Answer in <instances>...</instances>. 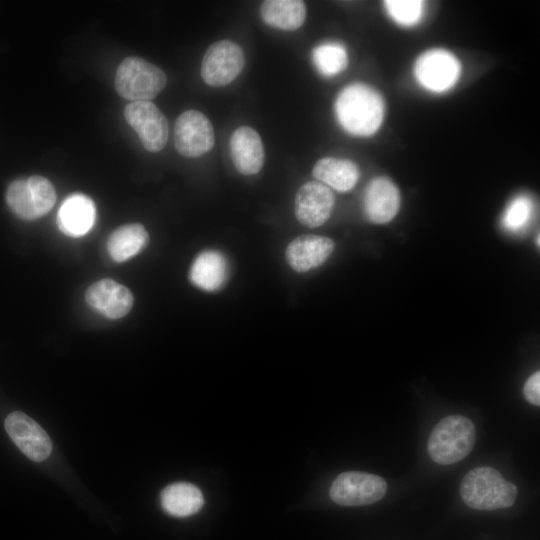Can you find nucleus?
<instances>
[{
  "label": "nucleus",
  "instance_id": "nucleus-20",
  "mask_svg": "<svg viewBox=\"0 0 540 540\" xmlns=\"http://www.w3.org/2000/svg\"><path fill=\"white\" fill-rule=\"evenodd\" d=\"M263 22L278 30L299 29L306 18V6L300 0H266L260 7Z\"/></svg>",
  "mask_w": 540,
  "mask_h": 540
},
{
  "label": "nucleus",
  "instance_id": "nucleus-1",
  "mask_svg": "<svg viewBox=\"0 0 540 540\" xmlns=\"http://www.w3.org/2000/svg\"><path fill=\"white\" fill-rule=\"evenodd\" d=\"M334 112L339 125L350 135L368 137L382 125L385 103L381 94L365 83L345 86L334 102Z\"/></svg>",
  "mask_w": 540,
  "mask_h": 540
},
{
  "label": "nucleus",
  "instance_id": "nucleus-15",
  "mask_svg": "<svg viewBox=\"0 0 540 540\" xmlns=\"http://www.w3.org/2000/svg\"><path fill=\"white\" fill-rule=\"evenodd\" d=\"M235 169L242 175L257 174L264 164V146L258 132L249 126L238 127L229 140Z\"/></svg>",
  "mask_w": 540,
  "mask_h": 540
},
{
  "label": "nucleus",
  "instance_id": "nucleus-26",
  "mask_svg": "<svg viewBox=\"0 0 540 540\" xmlns=\"http://www.w3.org/2000/svg\"><path fill=\"white\" fill-rule=\"evenodd\" d=\"M525 399L535 405H540V372H534L525 382L523 387Z\"/></svg>",
  "mask_w": 540,
  "mask_h": 540
},
{
  "label": "nucleus",
  "instance_id": "nucleus-10",
  "mask_svg": "<svg viewBox=\"0 0 540 540\" xmlns=\"http://www.w3.org/2000/svg\"><path fill=\"white\" fill-rule=\"evenodd\" d=\"M124 117L149 152L161 151L168 140V122L151 101H135L126 105Z\"/></svg>",
  "mask_w": 540,
  "mask_h": 540
},
{
  "label": "nucleus",
  "instance_id": "nucleus-12",
  "mask_svg": "<svg viewBox=\"0 0 540 540\" xmlns=\"http://www.w3.org/2000/svg\"><path fill=\"white\" fill-rule=\"evenodd\" d=\"M5 429L16 446L31 460L44 461L52 443L41 426L23 412L15 411L5 419Z\"/></svg>",
  "mask_w": 540,
  "mask_h": 540
},
{
  "label": "nucleus",
  "instance_id": "nucleus-19",
  "mask_svg": "<svg viewBox=\"0 0 540 540\" xmlns=\"http://www.w3.org/2000/svg\"><path fill=\"white\" fill-rule=\"evenodd\" d=\"M228 274L227 261L223 254L215 250L201 252L191 265V282L204 291H217L225 283Z\"/></svg>",
  "mask_w": 540,
  "mask_h": 540
},
{
  "label": "nucleus",
  "instance_id": "nucleus-17",
  "mask_svg": "<svg viewBox=\"0 0 540 540\" xmlns=\"http://www.w3.org/2000/svg\"><path fill=\"white\" fill-rule=\"evenodd\" d=\"M95 218L94 202L88 196L76 193L63 201L57 214V225L65 235L80 237L92 228Z\"/></svg>",
  "mask_w": 540,
  "mask_h": 540
},
{
  "label": "nucleus",
  "instance_id": "nucleus-2",
  "mask_svg": "<svg viewBox=\"0 0 540 540\" xmlns=\"http://www.w3.org/2000/svg\"><path fill=\"white\" fill-rule=\"evenodd\" d=\"M517 487L505 480L491 467H477L461 481L460 495L463 502L476 510H497L511 507L517 497Z\"/></svg>",
  "mask_w": 540,
  "mask_h": 540
},
{
  "label": "nucleus",
  "instance_id": "nucleus-6",
  "mask_svg": "<svg viewBox=\"0 0 540 540\" xmlns=\"http://www.w3.org/2000/svg\"><path fill=\"white\" fill-rule=\"evenodd\" d=\"M413 72L415 79L424 89L443 93L457 83L461 65L450 51L430 49L416 59Z\"/></svg>",
  "mask_w": 540,
  "mask_h": 540
},
{
  "label": "nucleus",
  "instance_id": "nucleus-5",
  "mask_svg": "<svg viewBox=\"0 0 540 540\" xmlns=\"http://www.w3.org/2000/svg\"><path fill=\"white\" fill-rule=\"evenodd\" d=\"M9 208L20 218L34 220L47 214L56 202L52 183L42 176L12 182L6 192Z\"/></svg>",
  "mask_w": 540,
  "mask_h": 540
},
{
  "label": "nucleus",
  "instance_id": "nucleus-16",
  "mask_svg": "<svg viewBox=\"0 0 540 540\" xmlns=\"http://www.w3.org/2000/svg\"><path fill=\"white\" fill-rule=\"evenodd\" d=\"M335 244L332 239L319 235H301L292 240L286 249L290 267L304 273L322 265L332 254Z\"/></svg>",
  "mask_w": 540,
  "mask_h": 540
},
{
  "label": "nucleus",
  "instance_id": "nucleus-24",
  "mask_svg": "<svg viewBox=\"0 0 540 540\" xmlns=\"http://www.w3.org/2000/svg\"><path fill=\"white\" fill-rule=\"evenodd\" d=\"M384 7L394 22L409 27L416 25L422 18L424 4L419 0H387Z\"/></svg>",
  "mask_w": 540,
  "mask_h": 540
},
{
  "label": "nucleus",
  "instance_id": "nucleus-11",
  "mask_svg": "<svg viewBox=\"0 0 540 540\" xmlns=\"http://www.w3.org/2000/svg\"><path fill=\"white\" fill-rule=\"evenodd\" d=\"M334 206L335 197L329 187L318 181H308L296 193L294 212L302 225L315 228L329 219Z\"/></svg>",
  "mask_w": 540,
  "mask_h": 540
},
{
  "label": "nucleus",
  "instance_id": "nucleus-13",
  "mask_svg": "<svg viewBox=\"0 0 540 540\" xmlns=\"http://www.w3.org/2000/svg\"><path fill=\"white\" fill-rule=\"evenodd\" d=\"M400 202V192L395 183L385 176L375 177L364 192V214L373 224H385L397 215Z\"/></svg>",
  "mask_w": 540,
  "mask_h": 540
},
{
  "label": "nucleus",
  "instance_id": "nucleus-9",
  "mask_svg": "<svg viewBox=\"0 0 540 540\" xmlns=\"http://www.w3.org/2000/svg\"><path fill=\"white\" fill-rule=\"evenodd\" d=\"M214 144V128L202 112L187 110L179 115L174 126V145L180 155L200 157L210 151Z\"/></svg>",
  "mask_w": 540,
  "mask_h": 540
},
{
  "label": "nucleus",
  "instance_id": "nucleus-25",
  "mask_svg": "<svg viewBox=\"0 0 540 540\" xmlns=\"http://www.w3.org/2000/svg\"><path fill=\"white\" fill-rule=\"evenodd\" d=\"M533 211L531 199L526 195L515 197L507 206L502 217L503 227L511 232L522 230L529 222Z\"/></svg>",
  "mask_w": 540,
  "mask_h": 540
},
{
  "label": "nucleus",
  "instance_id": "nucleus-14",
  "mask_svg": "<svg viewBox=\"0 0 540 540\" xmlns=\"http://www.w3.org/2000/svg\"><path fill=\"white\" fill-rule=\"evenodd\" d=\"M87 304L109 319L125 316L133 306V296L124 285L102 279L92 284L85 293Z\"/></svg>",
  "mask_w": 540,
  "mask_h": 540
},
{
  "label": "nucleus",
  "instance_id": "nucleus-23",
  "mask_svg": "<svg viewBox=\"0 0 540 540\" xmlns=\"http://www.w3.org/2000/svg\"><path fill=\"white\" fill-rule=\"evenodd\" d=\"M316 70L324 77H333L343 72L348 65L346 48L337 42L317 45L311 53Z\"/></svg>",
  "mask_w": 540,
  "mask_h": 540
},
{
  "label": "nucleus",
  "instance_id": "nucleus-21",
  "mask_svg": "<svg viewBox=\"0 0 540 540\" xmlns=\"http://www.w3.org/2000/svg\"><path fill=\"white\" fill-rule=\"evenodd\" d=\"M163 510L174 517H187L197 513L204 504L198 487L187 482H177L165 487L160 494Z\"/></svg>",
  "mask_w": 540,
  "mask_h": 540
},
{
  "label": "nucleus",
  "instance_id": "nucleus-4",
  "mask_svg": "<svg viewBox=\"0 0 540 540\" xmlns=\"http://www.w3.org/2000/svg\"><path fill=\"white\" fill-rule=\"evenodd\" d=\"M166 82V75L159 67L139 57L125 58L115 75L117 93L132 102L153 99Z\"/></svg>",
  "mask_w": 540,
  "mask_h": 540
},
{
  "label": "nucleus",
  "instance_id": "nucleus-7",
  "mask_svg": "<svg viewBox=\"0 0 540 540\" xmlns=\"http://www.w3.org/2000/svg\"><path fill=\"white\" fill-rule=\"evenodd\" d=\"M387 491L386 481L377 475L347 471L339 474L333 481L329 495L342 506H362L382 499Z\"/></svg>",
  "mask_w": 540,
  "mask_h": 540
},
{
  "label": "nucleus",
  "instance_id": "nucleus-3",
  "mask_svg": "<svg viewBox=\"0 0 540 540\" xmlns=\"http://www.w3.org/2000/svg\"><path fill=\"white\" fill-rule=\"evenodd\" d=\"M476 429L472 421L462 415H450L432 429L427 443L430 458L440 465L457 463L472 451Z\"/></svg>",
  "mask_w": 540,
  "mask_h": 540
},
{
  "label": "nucleus",
  "instance_id": "nucleus-18",
  "mask_svg": "<svg viewBox=\"0 0 540 540\" xmlns=\"http://www.w3.org/2000/svg\"><path fill=\"white\" fill-rule=\"evenodd\" d=\"M312 175L327 187L338 192H347L357 184L360 171L358 166L349 159L324 157L315 163Z\"/></svg>",
  "mask_w": 540,
  "mask_h": 540
},
{
  "label": "nucleus",
  "instance_id": "nucleus-22",
  "mask_svg": "<svg viewBox=\"0 0 540 540\" xmlns=\"http://www.w3.org/2000/svg\"><path fill=\"white\" fill-rule=\"evenodd\" d=\"M148 240V233L142 224L123 225L110 234L107 251L112 260L124 262L141 252Z\"/></svg>",
  "mask_w": 540,
  "mask_h": 540
},
{
  "label": "nucleus",
  "instance_id": "nucleus-8",
  "mask_svg": "<svg viewBox=\"0 0 540 540\" xmlns=\"http://www.w3.org/2000/svg\"><path fill=\"white\" fill-rule=\"evenodd\" d=\"M244 65L241 46L230 40H220L207 48L201 63V77L211 87L226 86L238 77Z\"/></svg>",
  "mask_w": 540,
  "mask_h": 540
}]
</instances>
